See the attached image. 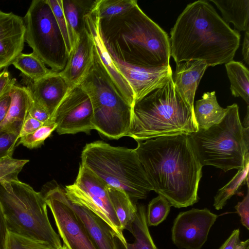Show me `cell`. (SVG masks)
Returning <instances> with one entry per match:
<instances>
[{
  "label": "cell",
  "mask_w": 249,
  "mask_h": 249,
  "mask_svg": "<svg viewBox=\"0 0 249 249\" xmlns=\"http://www.w3.org/2000/svg\"><path fill=\"white\" fill-rule=\"evenodd\" d=\"M135 149L153 191L164 197L172 206L185 208L198 201L203 166L188 135L137 141Z\"/></svg>",
  "instance_id": "1"
},
{
  "label": "cell",
  "mask_w": 249,
  "mask_h": 249,
  "mask_svg": "<svg viewBox=\"0 0 249 249\" xmlns=\"http://www.w3.org/2000/svg\"><path fill=\"white\" fill-rule=\"evenodd\" d=\"M170 56L176 64L201 60L209 66L233 60L240 35L206 0L188 4L170 32Z\"/></svg>",
  "instance_id": "2"
},
{
  "label": "cell",
  "mask_w": 249,
  "mask_h": 249,
  "mask_svg": "<svg viewBox=\"0 0 249 249\" xmlns=\"http://www.w3.org/2000/svg\"><path fill=\"white\" fill-rule=\"evenodd\" d=\"M100 31L108 53L123 62L145 68L170 65L167 34L138 4L111 19H100Z\"/></svg>",
  "instance_id": "3"
},
{
  "label": "cell",
  "mask_w": 249,
  "mask_h": 249,
  "mask_svg": "<svg viewBox=\"0 0 249 249\" xmlns=\"http://www.w3.org/2000/svg\"><path fill=\"white\" fill-rule=\"evenodd\" d=\"M172 76L135 103L128 137L143 141L198 130L194 111L177 90Z\"/></svg>",
  "instance_id": "4"
},
{
  "label": "cell",
  "mask_w": 249,
  "mask_h": 249,
  "mask_svg": "<svg viewBox=\"0 0 249 249\" xmlns=\"http://www.w3.org/2000/svg\"><path fill=\"white\" fill-rule=\"evenodd\" d=\"M81 160L80 164L108 186L125 192L132 200L145 199L153 190L135 149L96 141L85 145Z\"/></svg>",
  "instance_id": "5"
},
{
  "label": "cell",
  "mask_w": 249,
  "mask_h": 249,
  "mask_svg": "<svg viewBox=\"0 0 249 249\" xmlns=\"http://www.w3.org/2000/svg\"><path fill=\"white\" fill-rule=\"evenodd\" d=\"M226 108L218 124L188 135L201 164L225 172L242 168L249 153V127L243 126L236 104Z\"/></svg>",
  "instance_id": "6"
},
{
  "label": "cell",
  "mask_w": 249,
  "mask_h": 249,
  "mask_svg": "<svg viewBox=\"0 0 249 249\" xmlns=\"http://www.w3.org/2000/svg\"><path fill=\"white\" fill-rule=\"evenodd\" d=\"M0 204L9 231L61 249L60 237L51 224L41 192L19 180L0 183Z\"/></svg>",
  "instance_id": "7"
},
{
  "label": "cell",
  "mask_w": 249,
  "mask_h": 249,
  "mask_svg": "<svg viewBox=\"0 0 249 249\" xmlns=\"http://www.w3.org/2000/svg\"><path fill=\"white\" fill-rule=\"evenodd\" d=\"M80 84L92 104L93 129L110 139L127 136L132 107L110 79L95 48L92 66Z\"/></svg>",
  "instance_id": "8"
},
{
  "label": "cell",
  "mask_w": 249,
  "mask_h": 249,
  "mask_svg": "<svg viewBox=\"0 0 249 249\" xmlns=\"http://www.w3.org/2000/svg\"><path fill=\"white\" fill-rule=\"evenodd\" d=\"M25 42L53 71L65 68L69 57L59 26L47 0H34L23 18Z\"/></svg>",
  "instance_id": "9"
},
{
  "label": "cell",
  "mask_w": 249,
  "mask_h": 249,
  "mask_svg": "<svg viewBox=\"0 0 249 249\" xmlns=\"http://www.w3.org/2000/svg\"><path fill=\"white\" fill-rule=\"evenodd\" d=\"M107 187L102 179L80 164L75 182L67 185L64 191L71 203L90 210L106 222L126 247L127 242L110 201Z\"/></svg>",
  "instance_id": "10"
},
{
  "label": "cell",
  "mask_w": 249,
  "mask_h": 249,
  "mask_svg": "<svg viewBox=\"0 0 249 249\" xmlns=\"http://www.w3.org/2000/svg\"><path fill=\"white\" fill-rule=\"evenodd\" d=\"M42 194L53 215L63 245L70 249H98L70 206L64 190L57 186Z\"/></svg>",
  "instance_id": "11"
},
{
  "label": "cell",
  "mask_w": 249,
  "mask_h": 249,
  "mask_svg": "<svg viewBox=\"0 0 249 249\" xmlns=\"http://www.w3.org/2000/svg\"><path fill=\"white\" fill-rule=\"evenodd\" d=\"M90 99L80 84L71 88L56 109L51 122L59 135L89 133L93 129Z\"/></svg>",
  "instance_id": "12"
},
{
  "label": "cell",
  "mask_w": 249,
  "mask_h": 249,
  "mask_svg": "<svg viewBox=\"0 0 249 249\" xmlns=\"http://www.w3.org/2000/svg\"><path fill=\"white\" fill-rule=\"evenodd\" d=\"M218 217L206 208L180 212L171 230L173 243L179 249H201Z\"/></svg>",
  "instance_id": "13"
},
{
  "label": "cell",
  "mask_w": 249,
  "mask_h": 249,
  "mask_svg": "<svg viewBox=\"0 0 249 249\" xmlns=\"http://www.w3.org/2000/svg\"><path fill=\"white\" fill-rule=\"evenodd\" d=\"M109 55L118 71L132 89L135 103L161 86L172 75L170 65L158 68H145L128 64L113 55Z\"/></svg>",
  "instance_id": "14"
},
{
  "label": "cell",
  "mask_w": 249,
  "mask_h": 249,
  "mask_svg": "<svg viewBox=\"0 0 249 249\" xmlns=\"http://www.w3.org/2000/svg\"><path fill=\"white\" fill-rule=\"evenodd\" d=\"M25 33L22 17L0 10V71L11 65L22 53Z\"/></svg>",
  "instance_id": "15"
},
{
  "label": "cell",
  "mask_w": 249,
  "mask_h": 249,
  "mask_svg": "<svg viewBox=\"0 0 249 249\" xmlns=\"http://www.w3.org/2000/svg\"><path fill=\"white\" fill-rule=\"evenodd\" d=\"M24 80L34 100L49 113L51 121L56 109L71 89L67 81L60 72L53 71L36 81L25 77Z\"/></svg>",
  "instance_id": "16"
},
{
  "label": "cell",
  "mask_w": 249,
  "mask_h": 249,
  "mask_svg": "<svg viewBox=\"0 0 249 249\" xmlns=\"http://www.w3.org/2000/svg\"><path fill=\"white\" fill-rule=\"evenodd\" d=\"M94 45L86 25L74 43L64 69L60 71L70 88L79 85L89 71L94 58Z\"/></svg>",
  "instance_id": "17"
},
{
  "label": "cell",
  "mask_w": 249,
  "mask_h": 249,
  "mask_svg": "<svg viewBox=\"0 0 249 249\" xmlns=\"http://www.w3.org/2000/svg\"><path fill=\"white\" fill-rule=\"evenodd\" d=\"M86 26L91 34L96 52L114 84L126 101L132 107L134 95L130 86L115 66L103 41L100 31V18L90 9L85 15Z\"/></svg>",
  "instance_id": "18"
},
{
  "label": "cell",
  "mask_w": 249,
  "mask_h": 249,
  "mask_svg": "<svg viewBox=\"0 0 249 249\" xmlns=\"http://www.w3.org/2000/svg\"><path fill=\"white\" fill-rule=\"evenodd\" d=\"M207 67L201 60L182 62L177 64L172 76L177 90L194 111L196 91Z\"/></svg>",
  "instance_id": "19"
},
{
  "label": "cell",
  "mask_w": 249,
  "mask_h": 249,
  "mask_svg": "<svg viewBox=\"0 0 249 249\" xmlns=\"http://www.w3.org/2000/svg\"><path fill=\"white\" fill-rule=\"evenodd\" d=\"M10 94L11 103L6 117L0 124V134H19L24 121L29 116L34 101L30 90L26 86L16 84L12 87Z\"/></svg>",
  "instance_id": "20"
},
{
  "label": "cell",
  "mask_w": 249,
  "mask_h": 249,
  "mask_svg": "<svg viewBox=\"0 0 249 249\" xmlns=\"http://www.w3.org/2000/svg\"><path fill=\"white\" fill-rule=\"evenodd\" d=\"M69 203L98 249H118L117 239L106 222L90 210Z\"/></svg>",
  "instance_id": "21"
},
{
  "label": "cell",
  "mask_w": 249,
  "mask_h": 249,
  "mask_svg": "<svg viewBox=\"0 0 249 249\" xmlns=\"http://www.w3.org/2000/svg\"><path fill=\"white\" fill-rule=\"evenodd\" d=\"M218 103L215 92H207L202 98L196 101L194 107V116L198 129H207L218 124L227 112Z\"/></svg>",
  "instance_id": "22"
},
{
  "label": "cell",
  "mask_w": 249,
  "mask_h": 249,
  "mask_svg": "<svg viewBox=\"0 0 249 249\" xmlns=\"http://www.w3.org/2000/svg\"><path fill=\"white\" fill-rule=\"evenodd\" d=\"M109 198L123 231H132V225L137 212V206L124 191L108 185Z\"/></svg>",
  "instance_id": "23"
},
{
  "label": "cell",
  "mask_w": 249,
  "mask_h": 249,
  "mask_svg": "<svg viewBox=\"0 0 249 249\" xmlns=\"http://www.w3.org/2000/svg\"><path fill=\"white\" fill-rule=\"evenodd\" d=\"M221 11L223 19L228 24L232 23L240 31L249 28V0H212Z\"/></svg>",
  "instance_id": "24"
},
{
  "label": "cell",
  "mask_w": 249,
  "mask_h": 249,
  "mask_svg": "<svg viewBox=\"0 0 249 249\" xmlns=\"http://www.w3.org/2000/svg\"><path fill=\"white\" fill-rule=\"evenodd\" d=\"M92 2L93 1L62 0L63 10L73 46L85 26V16Z\"/></svg>",
  "instance_id": "25"
},
{
  "label": "cell",
  "mask_w": 249,
  "mask_h": 249,
  "mask_svg": "<svg viewBox=\"0 0 249 249\" xmlns=\"http://www.w3.org/2000/svg\"><path fill=\"white\" fill-rule=\"evenodd\" d=\"M131 233L134 237L133 243H127L124 247L117 239L118 249H156L146 222V210L144 205L139 204Z\"/></svg>",
  "instance_id": "26"
},
{
  "label": "cell",
  "mask_w": 249,
  "mask_h": 249,
  "mask_svg": "<svg viewBox=\"0 0 249 249\" xmlns=\"http://www.w3.org/2000/svg\"><path fill=\"white\" fill-rule=\"evenodd\" d=\"M225 67L231 83L230 89L234 97H241L249 104V72L244 64L231 60Z\"/></svg>",
  "instance_id": "27"
},
{
  "label": "cell",
  "mask_w": 249,
  "mask_h": 249,
  "mask_svg": "<svg viewBox=\"0 0 249 249\" xmlns=\"http://www.w3.org/2000/svg\"><path fill=\"white\" fill-rule=\"evenodd\" d=\"M249 153L245 158L243 167L238 170L235 175L225 186L219 189L214 197L213 206L217 210L223 208L227 201L239 188L249 181Z\"/></svg>",
  "instance_id": "28"
},
{
  "label": "cell",
  "mask_w": 249,
  "mask_h": 249,
  "mask_svg": "<svg viewBox=\"0 0 249 249\" xmlns=\"http://www.w3.org/2000/svg\"><path fill=\"white\" fill-rule=\"evenodd\" d=\"M12 64L24 77L32 81L38 80L53 71L33 53H20Z\"/></svg>",
  "instance_id": "29"
},
{
  "label": "cell",
  "mask_w": 249,
  "mask_h": 249,
  "mask_svg": "<svg viewBox=\"0 0 249 249\" xmlns=\"http://www.w3.org/2000/svg\"><path fill=\"white\" fill-rule=\"evenodd\" d=\"M136 4V0H97L93 1L91 10L100 20H109L128 12Z\"/></svg>",
  "instance_id": "30"
},
{
  "label": "cell",
  "mask_w": 249,
  "mask_h": 249,
  "mask_svg": "<svg viewBox=\"0 0 249 249\" xmlns=\"http://www.w3.org/2000/svg\"><path fill=\"white\" fill-rule=\"evenodd\" d=\"M171 206L169 202L161 195L153 198L149 202L146 210L148 226H157L165 220Z\"/></svg>",
  "instance_id": "31"
},
{
  "label": "cell",
  "mask_w": 249,
  "mask_h": 249,
  "mask_svg": "<svg viewBox=\"0 0 249 249\" xmlns=\"http://www.w3.org/2000/svg\"><path fill=\"white\" fill-rule=\"evenodd\" d=\"M57 124L50 123L44 124L34 132L20 137L18 141V145L22 144L29 148L33 149L41 146L44 141L55 130Z\"/></svg>",
  "instance_id": "32"
},
{
  "label": "cell",
  "mask_w": 249,
  "mask_h": 249,
  "mask_svg": "<svg viewBox=\"0 0 249 249\" xmlns=\"http://www.w3.org/2000/svg\"><path fill=\"white\" fill-rule=\"evenodd\" d=\"M28 160H19L7 157L0 160V183L18 180V175Z\"/></svg>",
  "instance_id": "33"
},
{
  "label": "cell",
  "mask_w": 249,
  "mask_h": 249,
  "mask_svg": "<svg viewBox=\"0 0 249 249\" xmlns=\"http://www.w3.org/2000/svg\"><path fill=\"white\" fill-rule=\"evenodd\" d=\"M5 249H55L47 243L26 237L8 231Z\"/></svg>",
  "instance_id": "34"
},
{
  "label": "cell",
  "mask_w": 249,
  "mask_h": 249,
  "mask_svg": "<svg viewBox=\"0 0 249 249\" xmlns=\"http://www.w3.org/2000/svg\"><path fill=\"white\" fill-rule=\"evenodd\" d=\"M54 14L59 29L62 35L68 55L73 48L67 23L64 16L62 0H47Z\"/></svg>",
  "instance_id": "35"
},
{
  "label": "cell",
  "mask_w": 249,
  "mask_h": 249,
  "mask_svg": "<svg viewBox=\"0 0 249 249\" xmlns=\"http://www.w3.org/2000/svg\"><path fill=\"white\" fill-rule=\"evenodd\" d=\"M19 139L17 133L0 134V160L12 157L15 148L18 146Z\"/></svg>",
  "instance_id": "36"
},
{
  "label": "cell",
  "mask_w": 249,
  "mask_h": 249,
  "mask_svg": "<svg viewBox=\"0 0 249 249\" xmlns=\"http://www.w3.org/2000/svg\"><path fill=\"white\" fill-rule=\"evenodd\" d=\"M219 249H249V239L241 241L240 230L235 229Z\"/></svg>",
  "instance_id": "37"
},
{
  "label": "cell",
  "mask_w": 249,
  "mask_h": 249,
  "mask_svg": "<svg viewBox=\"0 0 249 249\" xmlns=\"http://www.w3.org/2000/svg\"><path fill=\"white\" fill-rule=\"evenodd\" d=\"M247 192L246 195L241 201L238 202L234 207L236 213L240 217L242 225L249 230V181L246 183Z\"/></svg>",
  "instance_id": "38"
},
{
  "label": "cell",
  "mask_w": 249,
  "mask_h": 249,
  "mask_svg": "<svg viewBox=\"0 0 249 249\" xmlns=\"http://www.w3.org/2000/svg\"><path fill=\"white\" fill-rule=\"evenodd\" d=\"M16 81V79L11 77L7 68L0 71V100L10 93Z\"/></svg>",
  "instance_id": "39"
},
{
  "label": "cell",
  "mask_w": 249,
  "mask_h": 249,
  "mask_svg": "<svg viewBox=\"0 0 249 249\" xmlns=\"http://www.w3.org/2000/svg\"><path fill=\"white\" fill-rule=\"evenodd\" d=\"M29 116L44 124L53 123L51 121L49 113L34 100L30 107Z\"/></svg>",
  "instance_id": "40"
},
{
  "label": "cell",
  "mask_w": 249,
  "mask_h": 249,
  "mask_svg": "<svg viewBox=\"0 0 249 249\" xmlns=\"http://www.w3.org/2000/svg\"><path fill=\"white\" fill-rule=\"evenodd\" d=\"M43 124L42 123L28 116L22 124L19 134V138L34 132Z\"/></svg>",
  "instance_id": "41"
},
{
  "label": "cell",
  "mask_w": 249,
  "mask_h": 249,
  "mask_svg": "<svg viewBox=\"0 0 249 249\" xmlns=\"http://www.w3.org/2000/svg\"><path fill=\"white\" fill-rule=\"evenodd\" d=\"M8 230L0 204V249H5Z\"/></svg>",
  "instance_id": "42"
},
{
  "label": "cell",
  "mask_w": 249,
  "mask_h": 249,
  "mask_svg": "<svg viewBox=\"0 0 249 249\" xmlns=\"http://www.w3.org/2000/svg\"><path fill=\"white\" fill-rule=\"evenodd\" d=\"M10 93L0 100V124L6 117L11 105V97Z\"/></svg>",
  "instance_id": "43"
},
{
  "label": "cell",
  "mask_w": 249,
  "mask_h": 249,
  "mask_svg": "<svg viewBox=\"0 0 249 249\" xmlns=\"http://www.w3.org/2000/svg\"><path fill=\"white\" fill-rule=\"evenodd\" d=\"M249 28L245 31L244 41L242 45V53L245 63L249 65Z\"/></svg>",
  "instance_id": "44"
},
{
  "label": "cell",
  "mask_w": 249,
  "mask_h": 249,
  "mask_svg": "<svg viewBox=\"0 0 249 249\" xmlns=\"http://www.w3.org/2000/svg\"><path fill=\"white\" fill-rule=\"evenodd\" d=\"M61 249H70L68 247H67V246L62 245V248H61Z\"/></svg>",
  "instance_id": "45"
},
{
  "label": "cell",
  "mask_w": 249,
  "mask_h": 249,
  "mask_svg": "<svg viewBox=\"0 0 249 249\" xmlns=\"http://www.w3.org/2000/svg\"><path fill=\"white\" fill-rule=\"evenodd\" d=\"M158 249V248H157V249Z\"/></svg>",
  "instance_id": "46"
}]
</instances>
